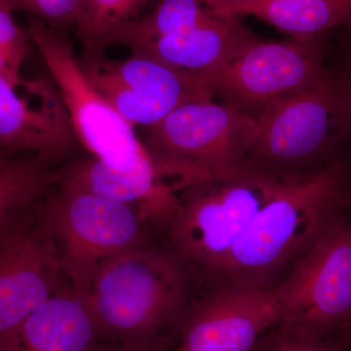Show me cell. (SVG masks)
<instances>
[{
    "label": "cell",
    "instance_id": "cell-1",
    "mask_svg": "<svg viewBox=\"0 0 351 351\" xmlns=\"http://www.w3.org/2000/svg\"><path fill=\"white\" fill-rule=\"evenodd\" d=\"M351 200V171L336 159L316 172L284 179L210 276L221 284L274 288Z\"/></svg>",
    "mask_w": 351,
    "mask_h": 351
},
{
    "label": "cell",
    "instance_id": "cell-2",
    "mask_svg": "<svg viewBox=\"0 0 351 351\" xmlns=\"http://www.w3.org/2000/svg\"><path fill=\"white\" fill-rule=\"evenodd\" d=\"M191 271L149 243L110 258L83 298L105 341L175 343L186 320Z\"/></svg>",
    "mask_w": 351,
    "mask_h": 351
},
{
    "label": "cell",
    "instance_id": "cell-3",
    "mask_svg": "<svg viewBox=\"0 0 351 351\" xmlns=\"http://www.w3.org/2000/svg\"><path fill=\"white\" fill-rule=\"evenodd\" d=\"M284 179L244 163L180 189L161 230L193 272L211 276Z\"/></svg>",
    "mask_w": 351,
    "mask_h": 351
},
{
    "label": "cell",
    "instance_id": "cell-4",
    "mask_svg": "<svg viewBox=\"0 0 351 351\" xmlns=\"http://www.w3.org/2000/svg\"><path fill=\"white\" fill-rule=\"evenodd\" d=\"M257 121L260 134L242 163L280 179L320 170L351 140V108L336 69Z\"/></svg>",
    "mask_w": 351,
    "mask_h": 351
},
{
    "label": "cell",
    "instance_id": "cell-5",
    "mask_svg": "<svg viewBox=\"0 0 351 351\" xmlns=\"http://www.w3.org/2000/svg\"><path fill=\"white\" fill-rule=\"evenodd\" d=\"M39 216L64 276L82 298L101 263L149 243L152 226L140 207L56 182L41 200Z\"/></svg>",
    "mask_w": 351,
    "mask_h": 351
},
{
    "label": "cell",
    "instance_id": "cell-6",
    "mask_svg": "<svg viewBox=\"0 0 351 351\" xmlns=\"http://www.w3.org/2000/svg\"><path fill=\"white\" fill-rule=\"evenodd\" d=\"M258 134L251 115L208 100L177 108L147 128L142 142L166 177L184 188L239 165Z\"/></svg>",
    "mask_w": 351,
    "mask_h": 351
},
{
    "label": "cell",
    "instance_id": "cell-7",
    "mask_svg": "<svg viewBox=\"0 0 351 351\" xmlns=\"http://www.w3.org/2000/svg\"><path fill=\"white\" fill-rule=\"evenodd\" d=\"M27 32L68 112L76 138L88 156L117 168L152 160L142 140L85 75L68 32L27 17Z\"/></svg>",
    "mask_w": 351,
    "mask_h": 351
},
{
    "label": "cell",
    "instance_id": "cell-8",
    "mask_svg": "<svg viewBox=\"0 0 351 351\" xmlns=\"http://www.w3.org/2000/svg\"><path fill=\"white\" fill-rule=\"evenodd\" d=\"M272 289L280 329L328 341L351 324V223L335 221Z\"/></svg>",
    "mask_w": 351,
    "mask_h": 351
},
{
    "label": "cell",
    "instance_id": "cell-9",
    "mask_svg": "<svg viewBox=\"0 0 351 351\" xmlns=\"http://www.w3.org/2000/svg\"><path fill=\"white\" fill-rule=\"evenodd\" d=\"M328 36L279 43L256 38L234 61L211 76L215 97L257 119L272 104L329 75Z\"/></svg>",
    "mask_w": 351,
    "mask_h": 351
},
{
    "label": "cell",
    "instance_id": "cell-10",
    "mask_svg": "<svg viewBox=\"0 0 351 351\" xmlns=\"http://www.w3.org/2000/svg\"><path fill=\"white\" fill-rule=\"evenodd\" d=\"M41 200L0 223V348L3 351L15 350L25 320L68 283L54 244L41 223Z\"/></svg>",
    "mask_w": 351,
    "mask_h": 351
},
{
    "label": "cell",
    "instance_id": "cell-11",
    "mask_svg": "<svg viewBox=\"0 0 351 351\" xmlns=\"http://www.w3.org/2000/svg\"><path fill=\"white\" fill-rule=\"evenodd\" d=\"M80 62L95 89L134 128H149L182 106L215 98L210 76L143 55L131 54L124 60L82 55Z\"/></svg>",
    "mask_w": 351,
    "mask_h": 351
},
{
    "label": "cell",
    "instance_id": "cell-12",
    "mask_svg": "<svg viewBox=\"0 0 351 351\" xmlns=\"http://www.w3.org/2000/svg\"><path fill=\"white\" fill-rule=\"evenodd\" d=\"M281 320L274 289L221 284L191 302L172 351H256Z\"/></svg>",
    "mask_w": 351,
    "mask_h": 351
},
{
    "label": "cell",
    "instance_id": "cell-13",
    "mask_svg": "<svg viewBox=\"0 0 351 351\" xmlns=\"http://www.w3.org/2000/svg\"><path fill=\"white\" fill-rule=\"evenodd\" d=\"M38 80L32 85L31 99L21 95V87L0 78V152L29 154L59 167L80 156L68 112L56 87L45 80L36 101Z\"/></svg>",
    "mask_w": 351,
    "mask_h": 351
},
{
    "label": "cell",
    "instance_id": "cell-14",
    "mask_svg": "<svg viewBox=\"0 0 351 351\" xmlns=\"http://www.w3.org/2000/svg\"><path fill=\"white\" fill-rule=\"evenodd\" d=\"M55 182L107 199L140 207L152 226L162 228L180 191L154 159L132 168H117L90 156L66 161L55 172Z\"/></svg>",
    "mask_w": 351,
    "mask_h": 351
},
{
    "label": "cell",
    "instance_id": "cell-15",
    "mask_svg": "<svg viewBox=\"0 0 351 351\" xmlns=\"http://www.w3.org/2000/svg\"><path fill=\"white\" fill-rule=\"evenodd\" d=\"M256 38L239 17L214 14L211 19L191 31L159 39L131 54L211 77L239 57Z\"/></svg>",
    "mask_w": 351,
    "mask_h": 351
},
{
    "label": "cell",
    "instance_id": "cell-16",
    "mask_svg": "<svg viewBox=\"0 0 351 351\" xmlns=\"http://www.w3.org/2000/svg\"><path fill=\"white\" fill-rule=\"evenodd\" d=\"M104 341L84 299L66 283L25 320L15 351H97Z\"/></svg>",
    "mask_w": 351,
    "mask_h": 351
},
{
    "label": "cell",
    "instance_id": "cell-17",
    "mask_svg": "<svg viewBox=\"0 0 351 351\" xmlns=\"http://www.w3.org/2000/svg\"><path fill=\"white\" fill-rule=\"evenodd\" d=\"M253 16L293 38L326 36L351 29V0H250L215 14Z\"/></svg>",
    "mask_w": 351,
    "mask_h": 351
},
{
    "label": "cell",
    "instance_id": "cell-18",
    "mask_svg": "<svg viewBox=\"0 0 351 351\" xmlns=\"http://www.w3.org/2000/svg\"><path fill=\"white\" fill-rule=\"evenodd\" d=\"M214 14L201 0H156L149 13L124 27L112 46L138 52L159 39L184 34L204 24Z\"/></svg>",
    "mask_w": 351,
    "mask_h": 351
},
{
    "label": "cell",
    "instance_id": "cell-19",
    "mask_svg": "<svg viewBox=\"0 0 351 351\" xmlns=\"http://www.w3.org/2000/svg\"><path fill=\"white\" fill-rule=\"evenodd\" d=\"M56 169L38 156L0 152V223L43 199Z\"/></svg>",
    "mask_w": 351,
    "mask_h": 351
},
{
    "label": "cell",
    "instance_id": "cell-20",
    "mask_svg": "<svg viewBox=\"0 0 351 351\" xmlns=\"http://www.w3.org/2000/svg\"><path fill=\"white\" fill-rule=\"evenodd\" d=\"M156 0H78L73 31L82 56H98L112 47L115 36Z\"/></svg>",
    "mask_w": 351,
    "mask_h": 351
},
{
    "label": "cell",
    "instance_id": "cell-21",
    "mask_svg": "<svg viewBox=\"0 0 351 351\" xmlns=\"http://www.w3.org/2000/svg\"><path fill=\"white\" fill-rule=\"evenodd\" d=\"M32 46L27 29L15 19V12L0 5V78L15 87L25 86L27 80L22 75Z\"/></svg>",
    "mask_w": 351,
    "mask_h": 351
},
{
    "label": "cell",
    "instance_id": "cell-22",
    "mask_svg": "<svg viewBox=\"0 0 351 351\" xmlns=\"http://www.w3.org/2000/svg\"><path fill=\"white\" fill-rule=\"evenodd\" d=\"M0 5L24 12L52 29L68 32L75 29L78 0H0Z\"/></svg>",
    "mask_w": 351,
    "mask_h": 351
},
{
    "label": "cell",
    "instance_id": "cell-23",
    "mask_svg": "<svg viewBox=\"0 0 351 351\" xmlns=\"http://www.w3.org/2000/svg\"><path fill=\"white\" fill-rule=\"evenodd\" d=\"M256 351H341L329 341L304 338L276 328L267 332Z\"/></svg>",
    "mask_w": 351,
    "mask_h": 351
},
{
    "label": "cell",
    "instance_id": "cell-24",
    "mask_svg": "<svg viewBox=\"0 0 351 351\" xmlns=\"http://www.w3.org/2000/svg\"><path fill=\"white\" fill-rule=\"evenodd\" d=\"M341 31H343V55L336 71L351 108V29Z\"/></svg>",
    "mask_w": 351,
    "mask_h": 351
},
{
    "label": "cell",
    "instance_id": "cell-25",
    "mask_svg": "<svg viewBox=\"0 0 351 351\" xmlns=\"http://www.w3.org/2000/svg\"><path fill=\"white\" fill-rule=\"evenodd\" d=\"M175 343H121L104 341L97 351H172Z\"/></svg>",
    "mask_w": 351,
    "mask_h": 351
},
{
    "label": "cell",
    "instance_id": "cell-26",
    "mask_svg": "<svg viewBox=\"0 0 351 351\" xmlns=\"http://www.w3.org/2000/svg\"><path fill=\"white\" fill-rule=\"evenodd\" d=\"M205 6L208 7L213 14L219 13V11L228 7L237 5V4L243 3V2L250 1V0H201Z\"/></svg>",
    "mask_w": 351,
    "mask_h": 351
},
{
    "label": "cell",
    "instance_id": "cell-27",
    "mask_svg": "<svg viewBox=\"0 0 351 351\" xmlns=\"http://www.w3.org/2000/svg\"><path fill=\"white\" fill-rule=\"evenodd\" d=\"M0 351H2L1 348H0Z\"/></svg>",
    "mask_w": 351,
    "mask_h": 351
}]
</instances>
